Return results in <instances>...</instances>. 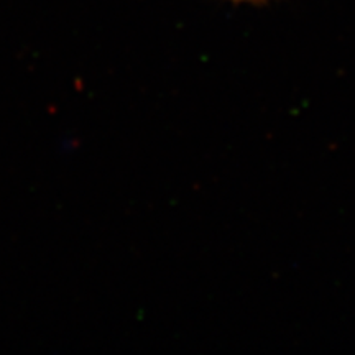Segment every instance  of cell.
<instances>
[{
    "mask_svg": "<svg viewBox=\"0 0 355 355\" xmlns=\"http://www.w3.org/2000/svg\"><path fill=\"white\" fill-rule=\"evenodd\" d=\"M232 2H250V3H261V2H266V0H232Z\"/></svg>",
    "mask_w": 355,
    "mask_h": 355,
    "instance_id": "6da1fadb",
    "label": "cell"
}]
</instances>
